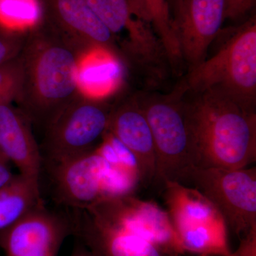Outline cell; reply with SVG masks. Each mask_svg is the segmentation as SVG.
Listing matches in <instances>:
<instances>
[{
    "mask_svg": "<svg viewBox=\"0 0 256 256\" xmlns=\"http://www.w3.org/2000/svg\"><path fill=\"white\" fill-rule=\"evenodd\" d=\"M20 57L22 82L15 102L32 127L44 131L82 94L77 84L80 57L42 21L28 30Z\"/></svg>",
    "mask_w": 256,
    "mask_h": 256,
    "instance_id": "cell-1",
    "label": "cell"
},
{
    "mask_svg": "<svg viewBox=\"0 0 256 256\" xmlns=\"http://www.w3.org/2000/svg\"><path fill=\"white\" fill-rule=\"evenodd\" d=\"M185 94L200 166L246 168L256 159V110L224 92Z\"/></svg>",
    "mask_w": 256,
    "mask_h": 256,
    "instance_id": "cell-2",
    "label": "cell"
},
{
    "mask_svg": "<svg viewBox=\"0 0 256 256\" xmlns=\"http://www.w3.org/2000/svg\"><path fill=\"white\" fill-rule=\"evenodd\" d=\"M182 82L168 94L136 96L150 128L156 154V180L182 183L200 158L190 122Z\"/></svg>",
    "mask_w": 256,
    "mask_h": 256,
    "instance_id": "cell-3",
    "label": "cell"
},
{
    "mask_svg": "<svg viewBox=\"0 0 256 256\" xmlns=\"http://www.w3.org/2000/svg\"><path fill=\"white\" fill-rule=\"evenodd\" d=\"M182 82L188 94L218 90L256 110L255 16L237 28L214 55L188 69Z\"/></svg>",
    "mask_w": 256,
    "mask_h": 256,
    "instance_id": "cell-4",
    "label": "cell"
},
{
    "mask_svg": "<svg viewBox=\"0 0 256 256\" xmlns=\"http://www.w3.org/2000/svg\"><path fill=\"white\" fill-rule=\"evenodd\" d=\"M112 104L107 98L77 96L44 131L43 164H54L95 150L108 131Z\"/></svg>",
    "mask_w": 256,
    "mask_h": 256,
    "instance_id": "cell-5",
    "label": "cell"
},
{
    "mask_svg": "<svg viewBox=\"0 0 256 256\" xmlns=\"http://www.w3.org/2000/svg\"><path fill=\"white\" fill-rule=\"evenodd\" d=\"M168 213L185 252L201 256H232L228 228L216 207L195 188L168 181Z\"/></svg>",
    "mask_w": 256,
    "mask_h": 256,
    "instance_id": "cell-6",
    "label": "cell"
},
{
    "mask_svg": "<svg viewBox=\"0 0 256 256\" xmlns=\"http://www.w3.org/2000/svg\"><path fill=\"white\" fill-rule=\"evenodd\" d=\"M188 182L216 207L227 228L239 238L256 230V171L194 166L185 175Z\"/></svg>",
    "mask_w": 256,
    "mask_h": 256,
    "instance_id": "cell-7",
    "label": "cell"
},
{
    "mask_svg": "<svg viewBox=\"0 0 256 256\" xmlns=\"http://www.w3.org/2000/svg\"><path fill=\"white\" fill-rule=\"evenodd\" d=\"M84 208L102 222L126 229L152 242L170 256H180L186 252L168 212L153 202L126 195L102 198Z\"/></svg>",
    "mask_w": 256,
    "mask_h": 256,
    "instance_id": "cell-8",
    "label": "cell"
},
{
    "mask_svg": "<svg viewBox=\"0 0 256 256\" xmlns=\"http://www.w3.org/2000/svg\"><path fill=\"white\" fill-rule=\"evenodd\" d=\"M40 3L42 22L80 58L94 50H104L120 60L114 37L86 0H40Z\"/></svg>",
    "mask_w": 256,
    "mask_h": 256,
    "instance_id": "cell-9",
    "label": "cell"
},
{
    "mask_svg": "<svg viewBox=\"0 0 256 256\" xmlns=\"http://www.w3.org/2000/svg\"><path fill=\"white\" fill-rule=\"evenodd\" d=\"M73 234L70 214L48 210L42 202L0 230V248L5 256H57Z\"/></svg>",
    "mask_w": 256,
    "mask_h": 256,
    "instance_id": "cell-10",
    "label": "cell"
},
{
    "mask_svg": "<svg viewBox=\"0 0 256 256\" xmlns=\"http://www.w3.org/2000/svg\"><path fill=\"white\" fill-rule=\"evenodd\" d=\"M44 165L50 172L56 200L70 210H80L100 200L110 163L98 146L82 156Z\"/></svg>",
    "mask_w": 256,
    "mask_h": 256,
    "instance_id": "cell-11",
    "label": "cell"
},
{
    "mask_svg": "<svg viewBox=\"0 0 256 256\" xmlns=\"http://www.w3.org/2000/svg\"><path fill=\"white\" fill-rule=\"evenodd\" d=\"M228 0H184L174 22L183 63L188 69L206 58L210 44L226 20Z\"/></svg>",
    "mask_w": 256,
    "mask_h": 256,
    "instance_id": "cell-12",
    "label": "cell"
},
{
    "mask_svg": "<svg viewBox=\"0 0 256 256\" xmlns=\"http://www.w3.org/2000/svg\"><path fill=\"white\" fill-rule=\"evenodd\" d=\"M76 238L96 256H170L137 234L106 223L84 208L70 213Z\"/></svg>",
    "mask_w": 256,
    "mask_h": 256,
    "instance_id": "cell-13",
    "label": "cell"
},
{
    "mask_svg": "<svg viewBox=\"0 0 256 256\" xmlns=\"http://www.w3.org/2000/svg\"><path fill=\"white\" fill-rule=\"evenodd\" d=\"M0 152L20 173L40 188L43 160L30 121L13 102L0 104Z\"/></svg>",
    "mask_w": 256,
    "mask_h": 256,
    "instance_id": "cell-14",
    "label": "cell"
},
{
    "mask_svg": "<svg viewBox=\"0 0 256 256\" xmlns=\"http://www.w3.org/2000/svg\"><path fill=\"white\" fill-rule=\"evenodd\" d=\"M108 132L136 158L141 182H150L156 178L154 140L146 116L134 96L112 105Z\"/></svg>",
    "mask_w": 256,
    "mask_h": 256,
    "instance_id": "cell-15",
    "label": "cell"
},
{
    "mask_svg": "<svg viewBox=\"0 0 256 256\" xmlns=\"http://www.w3.org/2000/svg\"><path fill=\"white\" fill-rule=\"evenodd\" d=\"M92 11L110 32L118 50L132 46L144 34V18L150 20L133 0H86Z\"/></svg>",
    "mask_w": 256,
    "mask_h": 256,
    "instance_id": "cell-16",
    "label": "cell"
},
{
    "mask_svg": "<svg viewBox=\"0 0 256 256\" xmlns=\"http://www.w3.org/2000/svg\"><path fill=\"white\" fill-rule=\"evenodd\" d=\"M122 76V64L104 50H96L79 60L77 84L82 95L107 98L118 88Z\"/></svg>",
    "mask_w": 256,
    "mask_h": 256,
    "instance_id": "cell-17",
    "label": "cell"
},
{
    "mask_svg": "<svg viewBox=\"0 0 256 256\" xmlns=\"http://www.w3.org/2000/svg\"><path fill=\"white\" fill-rule=\"evenodd\" d=\"M42 202L40 188L21 174H15L0 188V230L12 225Z\"/></svg>",
    "mask_w": 256,
    "mask_h": 256,
    "instance_id": "cell-18",
    "label": "cell"
},
{
    "mask_svg": "<svg viewBox=\"0 0 256 256\" xmlns=\"http://www.w3.org/2000/svg\"><path fill=\"white\" fill-rule=\"evenodd\" d=\"M150 20L153 28L166 50L171 68L183 63L180 43L166 0H133Z\"/></svg>",
    "mask_w": 256,
    "mask_h": 256,
    "instance_id": "cell-19",
    "label": "cell"
},
{
    "mask_svg": "<svg viewBox=\"0 0 256 256\" xmlns=\"http://www.w3.org/2000/svg\"><path fill=\"white\" fill-rule=\"evenodd\" d=\"M42 20L40 0H0V28L26 31Z\"/></svg>",
    "mask_w": 256,
    "mask_h": 256,
    "instance_id": "cell-20",
    "label": "cell"
},
{
    "mask_svg": "<svg viewBox=\"0 0 256 256\" xmlns=\"http://www.w3.org/2000/svg\"><path fill=\"white\" fill-rule=\"evenodd\" d=\"M22 82V64L20 55L0 66V104L16 100L21 90Z\"/></svg>",
    "mask_w": 256,
    "mask_h": 256,
    "instance_id": "cell-21",
    "label": "cell"
},
{
    "mask_svg": "<svg viewBox=\"0 0 256 256\" xmlns=\"http://www.w3.org/2000/svg\"><path fill=\"white\" fill-rule=\"evenodd\" d=\"M26 31H11L0 28V66L18 57L22 50Z\"/></svg>",
    "mask_w": 256,
    "mask_h": 256,
    "instance_id": "cell-22",
    "label": "cell"
},
{
    "mask_svg": "<svg viewBox=\"0 0 256 256\" xmlns=\"http://www.w3.org/2000/svg\"><path fill=\"white\" fill-rule=\"evenodd\" d=\"M256 0H228L226 20H240L255 6Z\"/></svg>",
    "mask_w": 256,
    "mask_h": 256,
    "instance_id": "cell-23",
    "label": "cell"
},
{
    "mask_svg": "<svg viewBox=\"0 0 256 256\" xmlns=\"http://www.w3.org/2000/svg\"><path fill=\"white\" fill-rule=\"evenodd\" d=\"M232 256H256V230L240 238V245Z\"/></svg>",
    "mask_w": 256,
    "mask_h": 256,
    "instance_id": "cell-24",
    "label": "cell"
},
{
    "mask_svg": "<svg viewBox=\"0 0 256 256\" xmlns=\"http://www.w3.org/2000/svg\"><path fill=\"white\" fill-rule=\"evenodd\" d=\"M12 163L0 152V188L12 180L15 174L12 171Z\"/></svg>",
    "mask_w": 256,
    "mask_h": 256,
    "instance_id": "cell-25",
    "label": "cell"
},
{
    "mask_svg": "<svg viewBox=\"0 0 256 256\" xmlns=\"http://www.w3.org/2000/svg\"><path fill=\"white\" fill-rule=\"evenodd\" d=\"M70 256H96L80 240L76 238Z\"/></svg>",
    "mask_w": 256,
    "mask_h": 256,
    "instance_id": "cell-26",
    "label": "cell"
},
{
    "mask_svg": "<svg viewBox=\"0 0 256 256\" xmlns=\"http://www.w3.org/2000/svg\"><path fill=\"white\" fill-rule=\"evenodd\" d=\"M166 1L169 5L170 13H171L173 23H174L180 14L184 0H166Z\"/></svg>",
    "mask_w": 256,
    "mask_h": 256,
    "instance_id": "cell-27",
    "label": "cell"
}]
</instances>
